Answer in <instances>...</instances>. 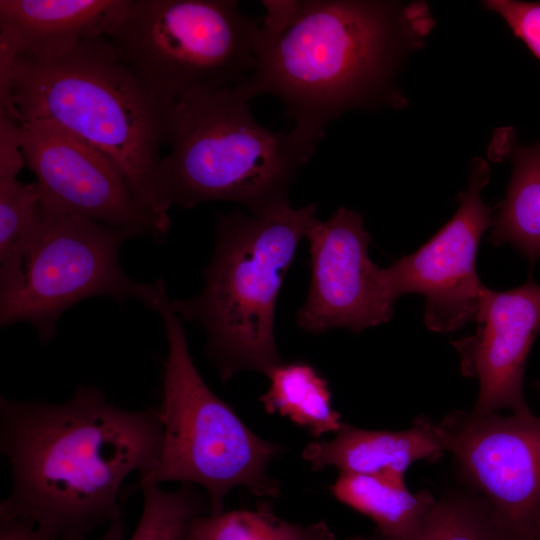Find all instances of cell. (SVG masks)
Masks as SVG:
<instances>
[{
    "label": "cell",
    "instance_id": "e0dca14e",
    "mask_svg": "<svg viewBox=\"0 0 540 540\" xmlns=\"http://www.w3.org/2000/svg\"><path fill=\"white\" fill-rule=\"evenodd\" d=\"M513 173L493 218V245L510 244L530 262L540 259V141L512 149Z\"/></svg>",
    "mask_w": 540,
    "mask_h": 540
},
{
    "label": "cell",
    "instance_id": "8fae6325",
    "mask_svg": "<svg viewBox=\"0 0 540 540\" xmlns=\"http://www.w3.org/2000/svg\"><path fill=\"white\" fill-rule=\"evenodd\" d=\"M21 125L25 166L36 176L43 210L132 227L157 242L164 240L170 218L143 206L107 156L50 122Z\"/></svg>",
    "mask_w": 540,
    "mask_h": 540
},
{
    "label": "cell",
    "instance_id": "7a4b0ae2",
    "mask_svg": "<svg viewBox=\"0 0 540 540\" xmlns=\"http://www.w3.org/2000/svg\"><path fill=\"white\" fill-rule=\"evenodd\" d=\"M433 25L424 2L302 0L282 29L259 28L255 68L235 88L248 101L278 98L291 131L316 149L346 111L405 103L396 73Z\"/></svg>",
    "mask_w": 540,
    "mask_h": 540
},
{
    "label": "cell",
    "instance_id": "d4e9b609",
    "mask_svg": "<svg viewBox=\"0 0 540 540\" xmlns=\"http://www.w3.org/2000/svg\"><path fill=\"white\" fill-rule=\"evenodd\" d=\"M0 540H58L34 524L11 517H0Z\"/></svg>",
    "mask_w": 540,
    "mask_h": 540
},
{
    "label": "cell",
    "instance_id": "7c38bea8",
    "mask_svg": "<svg viewBox=\"0 0 540 540\" xmlns=\"http://www.w3.org/2000/svg\"><path fill=\"white\" fill-rule=\"evenodd\" d=\"M309 244L311 279L297 325L310 333L332 328L361 332L387 323L395 300L383 268L370 259L371 236L361 213L340 206L325 221H313Z\"/></svg>",
    "mask_w": 540,
    "mask_h": 540
},
{
    "label": "cell",
    "instance_id": "484cf974",
    "mask_svg": "<svg viewBox=\"0 0 540 540\" xmlns=\"http://www.w3.org/2000/svg\"><path fill=\"white\" fill-rule=\"evenodd\" d=\"M126 534L124 515L108 524L105 533L97 540H124ZM61 540H90L87 535L66 537Z\"/></svg>",
    "mask_w": 540,
    "mask_h": 540
},
{
    "label": "cell",
    "instance_id": "52a82bcc",
    "mask_svg": "<svg viewBox=\"0 0 540 540\" xmlns=\"http://www.w3.org/2000/svg\"><path fill=\"white\" fill-rule=\"evenodd\" d=\"M132 227L42 209L22 247L0 266V325L26 322L39 339H52L62 314L94 296L135 299L157 310L167 296L163 280L138 282L122 269L119 251Z\"/></svg>",
    "mask_w": 540,
    "mask_h": 540
},
{
    "label": "cell",
    "instance_id": "cb8c5ba5",
    "mask_svg": "<svg viewBox=\"0 0 540 540\" xmlns=\"http://www.w3.org/2000/svg\"><path fill=\"white\" fill-rule=\"evenodd\" d=\"M24 166L21 122L0 115V180L15 179Z\"/></svg>",
    "mask_w": 540,
    "mask_h": 540
},
{
    "label": "cell",
    "instance_id": "ba28073f",
    "mask_svg": "<svg viewBox=\"0 0 540 540\" xmlns=\"http://www.w3.org/2000/svg\"><path fill=\"white\" fill-rule=\"evenodd\" d=\"M261 20L235 0H133L108 37L122 61L174 104L242 84Z\"/></svg>",
    "mask_w": 540,
    "mask_h": 540
},
{
    "label": "cell",
    "instance_id": "f1b7e54d",
    "mask_svg": "<svg viewBox=\"0 0 540 540\" xmlns=\"http://www.w3.org/2000/svg\"><path fill=\"white\" fill-rule=\"evenodd\" d=\"M179 540H188L184 537V534L182 535V537L179 539Z\"/></svg>",
    "mask_w": 540,
    "mask_h": 540
},
{
    "label": "cell",
    "instance_id": "603a6c76",
    "mask_svg": "<svg viewBox=\"0 0 540 540\" xmlns=\"http://www.w3.org/2000/svg\"><path fill=\"white\" fill-rule=\"evenodd\" d=\"M483 3L500 15L514 35L540 60V1L488 0Z\"/></svg>",
    "mask_w": 540,
    "mask_h": 540
},
{
    "label": "cell",
    "instance_id": "ffe728a7",
    "mask_svg": "<svg viewBox=\"0 0 540 540\" xmlns=\"http://www.w3.org/2000/svg\"><path fill=\"white\" fill-rule=\"evenodd\" d=\"M348 540H497L489 510L471 490L442 496L410 534L397 539L374 535Z\"/></svg>",
    "mask_w": 540,
    "mask_h": 540
},
{
    "label": "cell",
    "instance_id": "2e32d148",
    "mask_svg": "<svg viewBox=\"0 0 540 540\" xmlns=\"http://www.w3.org/2000/svg\"><path fill=\"white\" fill-rule=\"evenodd\" d=\"M331 492L343 504L371 518L376 524L372 535L384 539L413 532L437 500L428 490L410 492L405 480L352 473H340Z\"/></svg>",
    "mask_w": 540,
    "mask_h": 540
},
{
    "label": "cell",
    "instance_id": "44dd1931",
    "mask_svg": "<svg viewBox=\"0 0 540 540\" xmlns=\"http://www.w3.org/2000/svg\"><path fill=\"white\" fill-rule=\"evenodd\" d=\"M138 486L143 510L129 540H179L195 517L210 513L209 500L193 484L182 483L175 491L150 480H139Z\"/></svg>",
    "mask_w": 540,
    "mask_h": 540
},
{
    "label": "cell",
    "instance_id": "d6986e66",
    "mask_svg": "<svg viewBox=\"0 0 540 540\" xmlns=\"http://www.w3.org/2000/svg\"><path fill=\"white\" fill-rule=\"evenodd\" d=\"M188 540H336L328 525L293 524L269 508L234 510L195 517L184 532Z\"/></svg>",
    "mask_w": 540,
    "mask_h": 540
},
{
    "label": "cell",
    "instance_id": "3957f363",
    "mask_svg": "<svg viewBox=\"0 0 540 540\" xmlns=\"http://www.w3.org/2000/svg\"><path fill=\"white\" fill-rule=\"evenodd\" d=\"M11 93L21 123L47 121L96 148L143 206L169 218L160 164L174 104L156 96L108 38L17 57Z\"/></svg>",
    "mask_w": 540,
    "mask_h": 540
},
{
    "label": "cell",
    "instance_id": "277c9868",
    "mask_svg": "<svg viewBox=\"0 0 540 540\" xmlns=\"http://www.w3.org/2000/svg\"><path fill=\"white\" fill-rule=\"evenodd\" d=\"M316 207L283 199L257 212L221 215L203 290L170 301L182 321L204 329L223 380L244 370L268 376L282 363L274 337L277 300Z\"/></svg>",
    "mask_w": 540,
    "mask_h": 540
},
{
    "label": "cell",
    "instance_id": "7402d4cb",
    "mask_svg": "<svg viewBox=\"0 0 540 540\" xmlns=\"http://www.w3.org/2000/svg\"><path fill=\"white\" fill-rule=\"evenodd\" d=\"M41 212L36 182L0 180V264L24 244Z\"/></svg>",
    "mask_w": 540,
    "mask_h": 540
},
{
    "label": "cell",
    "instance_id": "8992f818",
    "mask_svg": "<svg viewBox=\"0 0 540 540\" xmlns=\"http://www.w3.org/2000/svg\"><path fill=\"white\" fill-rule=\"evenodd\" d=\"M156 312L168 341L162 400L156 409L162 426L155 468L139 480L180 481L207 492L211 515L224 512V498L244 486L258 496L279 494L267 473L281 447L254 434L233 409L207 386L191 358L182 320L166 296Z\"/></svg>",
    "mask_w": 540,
    "mask_h": 540
},
{
    "label": "cell",
    "instance_id": "9c48e42d",
    "mask_svg": "<svg viewBox=\"0 0 540 540\" xmlns=\"http://www.w3.org/2000/svg\"><path fill=\"white\" fill-rule=\"evenodd\" d=\"M462 479L486 504L497 540H535L540 518V417L454 410L435 425Z\"/></svg>",
    "mask_w": 540,
    "mask_h": 540
},
{
    "label": "cell",
    "instance_id": "5b68a950",
    "mask_svg": "<svg viewBox=\"0 0 540 540\" xmlns=\"http://www.w3.org/2000/svg\"><path fill=\"white\" fill-rule=\"evenodd\" d=\"M248 102L232 87L174 103L169 151L160 164L168 210L227 201L257 212L288 199L290 184L315 148L292 131L262 126Z\"/></svg>",
    "mask_w": 540,
    "mask_h": 540
},
{
    "label": "cell",
    "instance_id": "ac0fdd59",
    "mask_svg": "<svg viewBox=\"0 0 540 540\" xmlns=\"http://www.w3.org/2000/svg\"><path fill=\"white\" fill-rule=\"evenodd\" d=\"M267 377L269 388L260 401L268 413L288 417L316 437L340 429V414L332 409L328 383L311 365L281 363Z\"/></svg>",
    "mask_w": 540,
    "mask_h": 540
},
{
    "label": "cell",
    "instance_id": "30bf717a",
    "mask_svg": "<svg viewBox=\"0 0 540 540\" xmlns=\"http://www.w3.org/2000/svg\"><path fill=\"white\" fill-rule=\"evenodd\" d=\"M489 179L487 162L474 158L468 187L457 195L459 207L453 217L415 252L383 268L395 301L409 293L424 296V322L433 332L458 330L475 321L478 313L486 286L476 271V255L497 208L481 197Z\"/></svg>",
    "mask_w": 540,
    "mask_h": 540
},
{
    "label": "cell",
    "instance_id": "4316f807",
    "mask_svg": "<svg viewBox=\"0 0 540 540\" xmlns=\"http://www.w3.org/2000/svg\"><path fill=\"white\" fill-rule=\"evenodd\" d=\"M535 540H540V518H539V521H538V526H537V532H536Z\"/></svg>",
    "mask_w": 540,
    "mask_h": 540
},
{
    "label": "cell",
    "instance_id": "6da1fadb",
    "mask_svg": "<svg viewBox=\"0 0 540 540\" xmlns=\"http://www.w3.org/2000/svg\"><path fill=\"white\" fill-rule=\"evenodd\" d=\"M162 426L156 409L129 410L95 387L63 403L0 398V450L12 486L0 517L26 520L61 540L123 516L119 492L133 472L156 466Z\"/></svg>",
    "mask_w": 540,
    "mask_h": 540
},
{
    "label": "cell",
    "instance_id": "5bb4252c",
    "mask_svg": "<svg viewBox=\"0 0 540 540\" xmlns=\"http://www.w3.org/2000/svg\"><path fill=\"white\" fill-rule=\"evenodd\" d=\"M133 0H0V49L13 57L108 38Z\"/></svg>",
    "mask_w": 540,
    "mask_h": 540
},
{
    "label": "cell",
    "instance_id": "9a60e30c",
    "mask_svg": "<svg viewBox=\"0 0 540 540\" xmlns=\"http://www.w3.org/2000/svg\"><path fill=\"white\" fill-rule=\"evenodd\" d=\"M435 425L424 416L402 431L364 430L342 423L332 440L309 443L302 457L313 470L335 466L340 473L404 480L412 463L436 461L445 451Z\"/></svg>",
    "mask_w": 540,
    "mask_h": 540
},
{
    "label": "cell",
    "instance_id": "83f0119b",
    "mask_svg": "<svg viewBox=\"0 0 540 540\" xmlns=\"http://www.w3.org/2000/svg\"><path fill=\"white\" fill-rule=\"evenodd\" d=\"M536 390L540 393V380L536 381L534 384Z\"/></svg>",
    "mask_w": 540,
    "mask_h": 540
},
{
    "label": "cell",
    "instance_id": "4fadbf2b",
    "mask_svg": "<svg viewBox=\"0 0 540 540\" xmlns=\"http://www.w3.org/2000/svg\"><path fill=\"white\" fill-rule=\"evenodd\" d=\"M474 334L452 341L464 376L479 381L476 414L530 409L523 394L528 354L540 330V284L531 279L507 291L485 288Z\"/></svg>",
    "mask_w": 540,
    "mask_h": 540
}]
</instances>
